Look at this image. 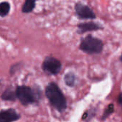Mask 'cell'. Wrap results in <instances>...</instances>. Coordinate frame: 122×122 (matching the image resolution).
Segmentation results:
<instances>
[{
    "label": "cell",
    "instance_id": "1",
    "mask_svg": "<svg viewBox=\"0 0 122 122\" xmlns=\"http://www.w3.org/2000/svg\"><path fill=\"white\" fill-rule=\"evenodd\" d=\"M46 95L50 103L58 111L63 112L66 108V100L62 92L55 83H50L46 88Z\"/></svg>",
    "mask_w": 122,
    "mask_h": 122
},
{
    "label": "cell",
    "instance_id": "2",
    "mask_svg": "<svg viewBox=\"0 0 122 122\" xmlns=\"http://www.w3.org/2000/svg\"><path fill=\"white\" fill-rule=\"evenodd\" d=\"M104 44L101 39L88 35L81 39L79 49L89 54H100L103 50Z\"/></svg>",
    "mask_w": 122,
    "mask_h": 122
},
{
    "label": "cell",
    "instance_id": "3",
    "mask_svg": "<svg viewBox=\"0 0 122 122\" xmlns=\"http://www.w3.org/2000/svg\"><path fill=\"white\" fill-rule=\"evenodd\" d=\"M16 96L24 105L33 103L35 101L34 93L31 89L28 86H19L16 91Z\"/></svg>",
    "mask_w": 122,
    "mask_h": 122
},
{
    "label": "cell",
    "instance_id": "4",
    "mask_svg": "<svg viewBox=\"0 0 122 122\" xmlns=\"http://www.w3.org/2000/svg\"><path fill=\"white\" fill-rule=\"evenodd\" d=\"M43 69L50 74H57L61 69V63L54 57L48 56L44 61Z\"/></svg>",
    "mask_w": 122,
    "mask_h": 122
},
{
    "label": "cell",
    "instance_id": "5",
    "mask_svg": "<svg viewBox=\"0 0 122 122\" xmlns=\"http://www.w3.org/2000/svg\"><path fill=\"white\" fill-rule=\"evenodd\" d=\"M75 11L78 17L81 19H94L96 18V14L93 10L89 6L80 2L75 4Z\"/></svg>",
    "mask_w": 122,
    "mask_h": 122
},
{
    "label": "cell",
    "instance_id": "6",
    "mask_svg": "<svg viewBox=\"0 0 122 122\" xmlns=\"http://www.w3.org/2000/svg\"><path fill=\"white\" fill-rule=\"evenodd\" d=\"M78 32L79 34H84L87 31H97L99 29H103V27L100 26L99 24L89 21V22H84L81 23L78 26Z\"/></svg>",
    "mask_w": 122,
    "mask_h": 122
},
{
    "label": "cell",
    "instance_id": "7",
    "mask_svg": "<svg viewBox=\"0 0 122 122\" xmlns=\"http://www.w3.org/2000/svg\"><path fill=\"white\" fill-rule=\"evenodd\" d=\"M19 119V115L14 109H8L0 112V122H12Z\"/></svg>",
    "mask_w": 122,
    "mask_h": 122
},
{
    "label": "cell",
    "instance_id": "8",
    "mask_svg": "<svg viewBox=\"0 0 122 122\" xmlns=\"http://www.w3.org/2000/svg\"><path fill=\"white\" fill-rule=\"evenodd\" d=\"M64 81L67 86H74L75 85V83H76V76L73 73L69 72L65 75Z\"/></svg>",
    "mask_w": 122,
    "mask_h": 122
},
{
    "label": "cell",
    "instance_id": "9",
    "mask_svg": "<svg viewBox=\"0 0 122 122\" xmlns=\"http://www.w3.org/2000/svg\"><path fill=\"white\" fill-rule=\"evenodd\" d=\"M35 6V0H26L22 7V11L28 13L31 11Z\"/></svg>",
    "mask_w": 122,
    "mask_h": 122
},
{
    "label": "cell",
    "instance_id": "10",
    "mask_svg": "<svg viewBox=\"0 0 122 122\" xmlns=\"http://www.w3.org/2000/svg\"><path fill=\"white\" fill-rule=\"evenodd\" d=\"M10 9L9 4L7 2H2L0 4V16H6Z\"/></svg>",
    "mask_w": 122,
    "mask_h": 122
},
{
    "label": "cell",
    "instance_id": "11",
    "mask_svg": "<svg viewBox=\"0 0 122 122\" xmlns=\"http://www.w3.org/2000/svg\"><path fill=\"white\" fill-rule=\"evenodd\" d=\"M16 97V94H14V92L11 90H7L2 95V98L5 100H14Z\"/></svg>",
    "mask_w": 122,
    "mask_h": 122
},
{
    "label": "cell",
    "instance_id": "12",
    "mask_svg": "<svg viewBox=\"0 0 122 122\" xmlns=\"http://www.w3.org/2000/svg\"><path fill=\"white\" fill-rule=\"evenodd\" d=\"M114 110V104H111L108 106V107L106 109L104 114H103V117H102V119H106L110 114H112L113 113Z\"/></svg>",
    "mask_w": 122,
    "mask_h": 122
},
{
    "label": "cell",
    "instance_id": "13",
    "mask_svg": "<svg viewBox=\"0 0 122 122\" xmlns=\"http://www.w3.org/2000/svg\"><path fill=\"white\" fill-rule=\"evenodd\" d=\"M119 102L121 104V105H122V94L119 97Z\"/></svg>",
    "mask_w": 122,
    "mask_h": 122
},
{
    "label": "cell",
    "instance_id": "14",
    "mask_svg": "<svg viewBox=\"0 0 122 122\" xmlns=\"http://www.w3.org/2000/svg\"><path fill=\"white\" fill-rule=\"evenodd\" d=\"M120 60H121V61H122V54L121 55V57H120Z\"/></svg>",
    "mask_w": 122,
    "mask_h": 122
}]
</instances>
